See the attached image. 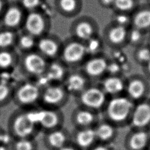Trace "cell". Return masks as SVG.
Instances as JSON below:
<instances>
[{
    "mask_svg": "<svg viewBox=\"0 0 150 150\" xmlns=\"http://www.w3.org/2000/svg\"><path fill=\"white\" fill-rule=\"evenodd\" d=\"M87 54L84 43L71 38L63 41L59 59L69 70H73L83 64Z\"/></svg>",
    "mask_w": 150,
    "mask_h": 150,
    "instance_id": "277c9868",
    "label": "cell"
},
{
    "mask_svg": "<svg viewBox=\"0 0 150 150\" xmlns=\"http://www.w3.org/2000/svg\"><path fill=\"white\" fill-rule=\"evenodd\" d=\"M0 150H11L10 145L0 144Z\"/></svg>",
    "mask_w": 150,
    "mask_h": 150,
    "instance_id": "b9f144b4",
    "label": "cell"
},
{
    "mask_svg": "<svg viewBox=\"0 0 150 150\" xmlns=\"http://www.w3.org/2000/svg\"><path fill=\"white\" fill-rule=\"evenodd\" d=\"M145 2H147L148 4H150V0H145Z\"/></svg>",
    "mask_w": 150,
    "mask_h": 150,
    "instance_id": "bcb514c9",
    "label": "cell"
},
{
    "mask_svg": "<svg viewBox=\"0 0 150 150\" xmlns=\"http://www.w3.org/2000/svg\"><path fill=\"white\" fill-rule=\"evenodd\" d=\"M84 45L86 46L87 54H93L96 53L100 48V42L99 39L95 36L85 42Z\"/></svg>",
    "mask_w": 150,
    "mask_h": 150,
    "instance_id": "e575fe53",
    "label": "cell"
},
{
    "mask_svg": "<svg viewBox=\"0 0 150 150\" xmlns=\"http://www.w3.org/2000/svg\"><path fill=\"white\" fill-rule=\"evenodd\" d=\"M146 33V32H145L135 27L131 26L129 28L128 30L127 39H129L131 43H135L141 40Z\"/></svg>",
    "mask_w": 150,
    "mask_h": 150,
    "instance_id": "836d02e7",
    "label": "cell"
},
{
    "mask_svg": "<svg viewBox=\"0 0 150 150\" xmlns=\"http://www.w3.org/2000/svg\"><path fill=\"white\" fill-rule=\"evenodd\" d=\"M128 93L133 98H140L144 93V85L139 80H133L130 82L127 88Z\"/></svg>",
    "mask_w": 150,
    "mask_h": 150,
    "instance_id": "1f68e13d",
    "label": "cell"
},
{
    "mask_svg": "<svg viewBox=\"0 0 150 150\" xmlns=\"http://www.w3.org/2000/svg\"><path fill=\"white\" fill-rule=\"evenodd\" d=\"M62 85L70 96L76 97L87 87L86 76L82 71L70 70Z\"/></svg>",
    "mask_w": 150,
    "mask_h": 150,
    "instance_id": "4fadbf2b",
    "label": "cell"
},
{
    "mask_svg": "<svg viewBox=\"0 0 150 150\" xmlns=\"http://www.w3.org/2000/svg\"><path fill=\"white\" fill-rule=\"evenodd\" d=\"M97 28L96 21L91 17H81L76 21L71 27V38L84 43L96 36Z\"/></svg>",
    "mask_w": 150,
    "mask_h": 150,
    "instance_id": "ba28073f",
    "label": "cell"
},
{
    "mask_svg": "<svg viewBox=\"0 0 150 150\" xmlns=\"http://www.w3.org/2000/svg\"><path fill=\"white\" fill-rule=\"evenodd\" d=\"M105 91L109 94H116L123 90L124 84L121 80L118 77H111L105 80L103 83Z\"/></svg>",
    "mask_w": 150,
    "mask_h": 150,
    "instance_id": "f1b7e54d",
    "label": "cell"
},
{
    "mask_svg": "<svg viewBox=\"0 0 150 150\" xmlns=\"http://www.w3.org/2000/svg\"><path fill=\"white\" fill-rule=\"evenodd\" d=\"M148 63V70H149V71L150 72V60Z\"/></svg>",
    "mask_w": 150,
    "mask_h": 150,
    "instance_id": "f6af8a7d",
    "label": "cell"
},
{
    "mask_svg": "<svg viewBox=\"0 0 150 150\" xmlns=\"http://www.w3.org/2000/svg\"><path fill=\"white\" fill-rule=\"evenodd\" d=\"M63 41L55 35L48 33L38 38L35 50L48 62L59 59Z\"/></svg>",
    "mask_w": 150,
    "mask_h": 150,
    "instance_id": "52a82bcc",
    "label": "cell"
},
{
    "mask_svg": "<svg viewBox=\"0 0 150 150\" xmlns=\"http://www.w3.org/2000/svg\"><path fill=\"white\" fill-rule=\"evenodd\" d=\"M88 150H109L107 148L103 146H97L95 147H91Z\"/></svg>",
    "mask_w": 150,
    "mask_h": 150,
    "instance_id": "7bdbcfd3",
    "label": "cell"
},
{
    "mask_svg": "<svg viewBox=\"0 0 150 150\" xmlns=\"http://www.w3.org/2000/svg\"><path fill=\"white\" fill-rule=\"evenodd\" d=\"M70 120L75 128H88L93 122L94 116L91 110L80 106L72 111Z\"/></svg>",
    "mask_w": 150,
    "mask_h": 150,
    "instance_id": "ac0fdd59",
    "label": "cell"
},
{
    "mask_svg": "<svg viewBox=\"0 0 150 150\" xmlns=\"http://www.w3.org/2000/svg\"><path fill=\"white\" fill-rule=\"evenodd\" d=\"M107 66L104 59L101 57L92 58L83 63L81 71L89 77H97L107 69Z\"/></svg>",
    "mask_w": 150,
    "mask_h": 150,
    "instance_id": "ffe728a7",
    "label": "cell"
},
{
    "mask_svg": "<svg viewBox=\"0 0 150 150\" xmlns=\"http://www.w3.org/2000/svg\"><path fill=\"white\" fill-rule=\"evenodd\" d=\"M18 35L16 31L4 27L0 29V49H15Z\"/></svg>",
    "mask_w": 150,
    "mask_h": 150,
    "instance_id": "cb8c5ba5",
    "label": "cell"
},
{
    "mask_svg": "<svg viewBox=\"0 0 150 150\" xmlns=\"http://www.w3.org/2000/svg\"><path fill=\"white\" fill-rule=\"evenodd\" d=\"M110 22L129 28L131 26V15L124 12L112 11Z\"/></svg>",
    "mask_w": 150,
    "mask_h": 150,
    "instance_id": "4dcf8cb0",
    "label": "cell"
},
{
    "mask_svg": "<svg viewBox=\"0 0 150 150\" xmlns=\"http://www.w3.org/2000/svg\"><path fill=\"white\" fill-rule=\"evenodd\" d=\"M71 142V132L61 128L43 133V144L46 150H59Z\"/></svg>",
    "mask_w": 150,
    "mask_h": 150,
    "instance_id": "9c48e42d",
    "label": "cell"
},
{
    "mask_svg": "<svg viewBox=\"0 0 150 150\" xmlns=\"http://www.w3.org/2000/svg\"><path fill=\"white\" fill-rule=\"evenodd\" d=\"M23 15V12L19 7L14 5L9 6L2 13V26L16 31L17 29L23 26L25 19Z\"/></svg>",
    "mask_w": 150,
    "mask_h": 150,
    "instance_id": "e0dca14e",
    "label": "cell"
},
{
    "mask_svg": "<svg viewBox=\"0 0 150 150\" xmlns=\"http://www.w3.org/2000/svg\"><path fill=\"white\" fill-rule=\"evenodd\" d=\"M141 2V0H114L111 11L131 14Z\"/></svg>",
    "mask_w": 150,
    "mask_h": 150,
    "instance_id": "d4e9b609",
    "label": "cell"
},
{
    "mask_svg": "<svg viewBox=\"0 0 150 150\" xmlns=\"http://www.w3.org/2000/svg\"><path fill=\"white\" fill-rule=\"evenodd\" d=\"M59 150H81V149H80L76 146H75L74 144L70 142V144H67V145L64 146V147L62 148Z\"/></svg>",
    "mask_w": 150,
    "mask_h": 150,
    "instance_id": "60d3db41",
    "label": "cell"
},
{
    "mask_svg": "<svg viewBox=\"0 0 150 150\" xmlns=\"http://www.w3.org/2000/svg\"><path fill=\"white\" fill-rule=\"evenodd\" d=\"M111 73H116L120 70V66L116 63H112L110 64H107V69Z\"/></svg>",
    "mask_w": 150,
    "mask_h": 150,
    "instance_id": "ab89813d",
    "label": "cell"
},
{
    "mask_svg": "<svg viewBox=\"0 0 150 150\" xmlns=\"http://www.w3.org/2000/svg\"><path fill=\"white\" fill-rule=\"evenodd\" d=\"M80 106L92 110L100 108L105 101V94L100 89L87 87L76 97Z\"/></svg>",
    "mask_w": 150,
    "mask_h": 150,
    "instance_id": "7c38bea8",
    "label": "cell"
},
{
    "mask_svg": "<svg viewBox=\"0 0 150 150\" xmlns=\"http://www.w3.org/2000/svg\"><path fill=\"white\" fill-rule=\"evenodd\" d=\"M100 6L104 9H112L114 0H97Z\"/></svg>",
    "mask_w": 150,
    "mask_h": 150,
    "instance_id": "f35d334b",
    "label": "cell"
},
{
    "mask_svg": "<svg viewBox=\"0 0 150 150\" xmlns=\"http://www.w3.org/2000/svg\"><path fill=\"white\" fill-rule=\"evenodd\" d=\"M147 142V134L144 132H138L131 136L129 146L132 150H142L146 146Z\"/></svg>",
    "mask_w": 150,
    "mask_h": 150,
    "instance_id": "f546056e",
    "label": "cell"
},
{
    "mask_svg": "<svg viewBox=\"0 0 150 150\" xmlns=\"http://www.w3.org/2000/svg\"><path fill=\"white\" fill-rule=\"evenodd\" d=\"M58 6L62 12L69 15L79 13L81 8V0H59Z\"/></svg>",
    "mask_w": 150,
    "mask_h": 150,
    "instance_id": "83f0119b",
    "label": "cell"
},
{
    "mask_svg": "<svg viewBox=\"0 0 150 150\" xmlns=\"http://www.w3.org/2000/svg\"><path fill=\"white\" fill-rule=\"evenodd\" d=\"M128 29L110 22L105 28V35L112 43L120 44L127 39Z\"/></svg>",
    "mask_w": 150,
    "mask_h": 150,
    "instance_id": "44dd1931",
    "label": "cell"
},
{
    "mask_svg": "<svg viewBox=\"0 0 150 150\" xmlns=\"http://www.w3.org/2000/svg\"><path fill=\"white\" fill-rule=\"evenodd\" d=\"M64 115L61 110L44 108L38 110V123L40 132L44 133L63 127Z\"/></svg>",
    "mask_w": 150,
    "mask_h": 150,
    "instance_id": "8992f818",
    "label": "cell"
},
{
    "mask_svg": "<svg viewBox=\"0 0 150 150\" xmlns=\"http://www.w3.org/2000/svg\"><path fill=\"white\" fill-rule=\"evenodd\" d=\"M42 86L37 81L25 79L13 88L12 102L21 108H31L39 105Z\"/></svg>",
    "mask_w": 150,
    "mask_h": 150,
    "instance_id": "7a4b0ae2",
    "label": "cell"
},
{
    "mask_svg": "<svg viewBox=\"0 0 150 150\" xmlns=\"http://www.w3.org/2000/svg\"><path fill=\"white\" fill-rule=\"evenodd\" d=\"M37 107L31 108H17L8 117L7 132L12 139L36 138L40 132L38 123Z\"/></svg>",
    "mask_w": 150,
    "mask_h": 150,
    "instance_id": "6da1fadb",
    "label": "cell"
},
{
    "mask_svg": "<svg viewBox=\"0 0 150 150\" xmlns=\"http://www.w3.org/2000/svg\"><path fill=\"white\" fill-rule=\"evenodd\" d=\"M131 108L132 103L129 100L124 97H118L109 103L107 113L112 120L121 121L128 116Z\"/></svg>",
    "mask_w": 150,
    "mask_h": 150,
    "instance_id": "5bb4252c",
    "label": "cell"
},
{
    "mask_svg": "<svg viewBox=\"0 0 150 150\" xmlns=\"http://www.w3.org/2000/svg\"><path fill=\"white\" fill-rule=\"evenodd\" d=\"M13 88L10 83L0 81V108L12 101Z\"/></svg>",
    "mask_w": 150,
    "mask_h": 150,
    "instance_id": "4316f807",
    "label": "cell"
},
{
    "mask_svg": "<svg viewBox=\"0 0 150 150\" xmlns=\"http://www.w3.org/2000/svg\"><path fill=\"white\" fill-rule=\"evenodd\" d=\"M131 15V26L145 32H150V4L141 2Z\"/></svg>",
    "mask_w": 150,
    "mask_h": 150,
    "instance_id": "2e32d148",
    "label": "cell"
},
{
    "mask_svg": "<svg viewBox=\"0 0 150 150\" xmlns=\"http://www.w3.org/2000/svg\"><path fill=\"white\" fill-rule=\"evenodd\" d=\"M10 147L11 150H38L36 138L12 139Z\"/></svg>",
    "mask_w": 150,
    "mask_h": 150,
    "instance_id": "484cf974",
    "label": "cell"
},
{
    "mask_svg": "<svg viewBox=\"0 0 150 150\" xmlns=\"http://www.w3.org/2000/svg\"><path fill=\"white\" fill-rule=\"evenodd\" d=\"M38 38L23 32L18 34L15 45V49L19 54L34 51L36 49Z\"/></svg>",
    "mask_w": 150,
    "mask_h": 150,
    "instance_id": "7402d4cb",
    "label": "cell"
},
{
    "mask_svg": "<svg viewBox=\"0 0 150 150\" xmlns=\"http://www.w3.org/2000/svg\"><path fill=\"white\" fill-rule=\"evenodd\" d=\"M23 31L39 38L47 33L49 25L45 18L35 11H30L25 17L23 23Z\"/></svg>",
    "mask_w": 150,
    "mask_h": 150,
    "instance_id": "30bf717a",
    "label": "cell"
},
{
    "mask_svg": "<svg viewBox=\"0 0 150 150\" xmlns=\"http://www.w3.org/2000/svg\"><path fill=\"white\" fill-rule=\"evenodd\" d=\"M70 96L62 84H46L42 86L39 105L44 108L61 110Z\"/></svg>",
    "mask_w": 150,
    "mask_h": 150,
    "instance_id": "5b68a950",
    "label": "cell"
},
{
    "mask_svg": "<svg viewBox=\"0 0 150 150\" xmlns=\"http://www.w3.org/2000/svg\"><path fill=\"white\" fill-rule=\"evenodd\" d=\"M138 56L141 61L148 62L150 60V50L143 48L139 51Z\"/></svg>",
    "mask_w": 150,
    "mask_h": 150,
    "instance_id": "74e56055",
    "label": "cell"
},
{
    "mask_svg": "<svg viewBox=\"0 0 150 150\" xmlns=\"http://www.w3.org/2000/svg\"><path fill=\"white\" fill-rule=\"evenodd\" d=\"M19 56L15 49H0V73L9 72L17 68Z\"/></svg>",
    "mask_w": 150,
    "mask_h": 150,
    "instance_id": "d6986e66",
    "label": "cell"
},
{
    "mask_svg": "<svg viewBox=\"0 0 150 150\" xmlns=\"http://www.w3.org/2000/svg\"><path fill=\"white\" fill-rule=\"evenodd\" d=\"M38 150H39V149H38Z\"/></svg>",
    "mask_w": 150,
    "mask_h": 150,
    "instance_id": "7dc6e473",
    "label": "cell"
},
{
    "mask_svg": "<svg viewBox=\"0 0 150 150\" xmlns=\"http://www.w3.org/2000/svg\"><path fill=\"white\" fill-rule=\"evenodd\" d=\"M48 61L36 50L20 54L17 69L25 79L40 81Z\"/></svg>",
    "mask_w": 150,
    "mask_h": 150,
    "instance_id": "3957f363",
    "label": "cell"
},
{
    "mask_svg": "<svg viewBox=\"0 0 150 150\" xmlns=\"http://www.w3.org/2000/svg\"><path fill=\"white\" fill-rule=\"evenodd\" d=\"M4 8V1L0 0V15H1L3 13Z\"/></svg>",
    "mask_w": 150,
    "mask_h": 150,
    "instance_id": "ee69618b",
    "label": "cell"
},
{
    "mask_svg": "<svg viewBox=\"0 0 150 150\" xmlns=\"http://www.w3.org/2000/svg\"><path fill=\"white\" fill-rule=\"evenodd\" d=\"M12 138L8 133L7 131L4 130L0 127V144L10 145Z\"/></svg>",
    "mask_w": 150,
    "mask_h": 150,
    "instance_id": "8d00e7d4",
    "label": "cell"
},
{
    "mask_svg": "<svg viewBox=\"0 0 150 150\" xmlns=\"http://www.w3.org/2000/svg\"><path fill=\"white\" fill-rule=\"evenodd\" d=\"M21 2L22 7L30 12L35 11L39 6L41 0H21Z\"/></svg>",
    "mask_w": 150,
    "mask_h": 150,
    "instance_id": "d590c367",
    "label": "cell"
},
{
    "mask_svg": "<svg viewBox=\"0 0 150 150\" xmlns=\"http://www.w3.org/2000/svg\"><path fill=\"white\" fill-rule=\"evenodd\" d=\"M96 138L95 129L88 127L75 128L71 132V142L81 150H88Z\"/></svg>",
    "mask_w": 150,
    "mask_h": 150,
    "instance_id": "9a60e30c",
    "label": "cell"
},
{
    "mask_svg": "<svg viewBox=\"0 0 150 150\" xmlns=\"http://www.w3.org/2000/svg\"><path fill=\"white\" fill-rule=\"evenodd\" d=\"M132 124L137 127H142L150 121V105L146 103L139 104L135 109L132 118Z\"/></svg>",
    "mask_w": 150,
    "mask_h": 150,
    "instance_id": "603a6c76",
    "label": "cell"
},
{
    "mask_svg": "<svg viewBox=\"0 0 150 150\" xmlns=\"http://www.w3.org/2000/svg\"><path fill=\"white\" fill-rule=\"evenodd\" d=\"M69 70L60 59L49 61L45 74L38 83L41 86L46 84H62Z\"/></svg>",
    "mask_w": 150,
    "mask_h": 150,
    "instance_id": "8fae6325",
    "label": "cell"
},
{
    "mask_svg": "<svg viewBox=\"0 0 150 150\" xmlns=\"http://www.w3.org/2000/svg\"><path fill=\"white\" fill-rule=\"evenodd\" d=\"M96 138H98L101 140H107L110 138L114 132L112 127L107 124L100 125L96 129H95Z\"/></svg>",
    "mask_w": 150,
    "mask_h": 150,
    "instance_id": "d6a6232c",
    "label": "cell"
}]
</instances>
